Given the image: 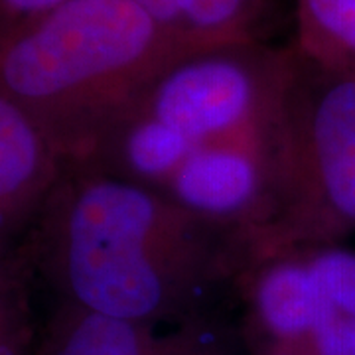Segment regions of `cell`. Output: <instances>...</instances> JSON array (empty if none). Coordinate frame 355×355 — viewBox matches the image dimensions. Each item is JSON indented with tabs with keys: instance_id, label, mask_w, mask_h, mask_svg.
Returning a JSON list of instances; mask_svg holds the SVG:
<instances>
[{
	"instance_id": "1",
	"label": "cell",
	"mask_w": 355,
	"mask_h": 355,
	"mask_svg": "<svg viewBox=\"0 0 355 355\" xmlns=\"http://www.w3.org/2000/svg\"><path fill=\"white\" fill-rule=\"evenodd\" d=\"M18 251L60 302L150 326L239 284L259 259L247 237L89 166H65Z\"/></svg>"
},
{
	"instance_id": "2",
	"label": "cell",
	"mask_w": 355,
	"mask_h": 355,
	"mask_svg": "<svg viewBox=\"0 0 355 355\" xmlns=\"http://www.w3.org/2000/svg\"><path fill=\"white\" fill-rule=\"evenodd\" d=\"M178 51L132 0H69L0 40V91L79 166Z\"/></svg>"
},
{
	"instance_id": "3",
	"label": "cell",
	"mask_w": 355,
	"mask_h": 355,
	"mask_svg": "<svg viewBox=\"0 0 355 355\" xmlns=\"http://www.w3.org/2000/svg\"><path fill=\"white\" fill-rule=\"evenodd\" d=\"M288 67L259 40L178 51L79 166L160 190L198 148L275 116Z\"/></svg>"
},
{
	"instance_id": "4",
	"label": "cell",
	"mask_w": 355,
	"mask_h": 355,
	"mask_svg": "<svg viewBox=\"0 0 355 355\" xmlns=\"http://www.w3.org/2000/svg\"><path fill=\"white\" fill-rule=\"evenodd\" d=\"M279 139V214L263 254L338 245L355 233V69L292 48Z\"/></svg>"
},
{
	"instance_id": "5",
	"label": "cell",
	"mask_w": 355,
	"mask_h": 355,
	"mask_svg": "<svg viewBox=\"0 0 355 355\" xmlns=\"http://www.w3.org/2000/svg\"><path fill=\"white\" fill-rule=\"evenodd\" d=\"M158 191L205 223L247 237L261 257L280 203L279 109L263 125L191 153Z\"/></svg>"
},
{
	"instance_id": "6",
	"label": "cell",
	"mask_w": 355,
	"mask_h": 355,
	"mask_svg": "<svg viewBox=\"0 0 355 355\" xmlns=\"http://www.w3.org/2000/svg\"><path fill=\"white\" fill-rule=\"evenodd\" d=\"M64 170L42 128L0 91V251L20 247Z\"/></svg>"
},
{
	"instance_id": "7",
	"label": "cell",
	"mask_w": 355,
	"mask_h": 355,
	"mask_svg": "<svg viewBox=\"0 0 355 355\" xmlns=\"http://www.w3.org/2000/svg\"><path fill=\"white\" fill-rule=\"evenodd\" d=\"M312 280L308 331L288 355H355V253L338 245L306 247Z\"/></svg>"
},
{
	"instance_id": "8",
	"label": "cell",
	"mask_w": 355,
	"mask_h": 355,
	"mask_svg": "<svg viewBox=\"0 0 355 355\" xmlns=\"http://www.w3.org/2000/svg\"><path fill=\"white\" fill-rule=\"evenodd\" d=\"M150 328L60 302L38 355H166Z\"/></svg>"
},
{
	"instance_id": "9",
	"label": "cell",
	"mask_w": 355,
	"mask_h": 355,
	"mask_svg": "<svg viewBox=\"0 0 355 355\" xmlns=\"http://www.w3.org/2000/svg\"><path fill=\"white\" fill-rule=\"evenodd\" d=\"M296 32L304 55L355 69V0H296Z\"/></svg>"
},
{
	"instance_id": "10",
	"label": "cell",
	"mask_w": 355,
	"mask_h": 355,
	"mask_svg": "<svg viewBox=\"0 0 355 355\" xmlns=\"http://www.w3.org/2000/svg\"><path fill=\"white\" fill-rule=\"evenodd\" d=\"M270 0H184L178 28L180 50H196L254 38V24Z\"/></svg>"
},
{
	"instance_id": "11",
	"label": "cell",
	"mask_w": 355,
	"mask_h": 355,
	"mask_svg": "<svg viewBox=\"0 0 355 355\" xmlns=\"http://www.w3.org/2000/svg\"><path fill=\"white\" fill-rule=\"evenodd\" d=\"M32 272L18 249L0 251V355H24L30 342L28 288Z\"/></svg>"
},
{
	"instance_id": "12",
	"label": "cell",
	"mask_w": 355,
	"mask_h": 355,
	"mask_svg": "<svg viewBox=\"0 0 355 355\" xmlns=\"http://www.w3.org/2000/svg\"><path fill=\"white\" fill-rule=\"evenodd\" d=\"M69 0H0V40Z\"/></svg>"
},
{
	"instance_id": "13",
	"label": "cell",
	"mask_w": 355,
	"mask_h": 355,
	"mask_svg": "<svg viewBox=\"0 0 355 355\" xmlns=\"http://www.w3.org/2000/svg\"><path fill=\"white\" fill-rule=\"evenodd\" d=\"M132 2H137L140 8L162 28V32L178 48L176 38L182 12H184V0H132Z\"/></svg>"
}]
</instances>
